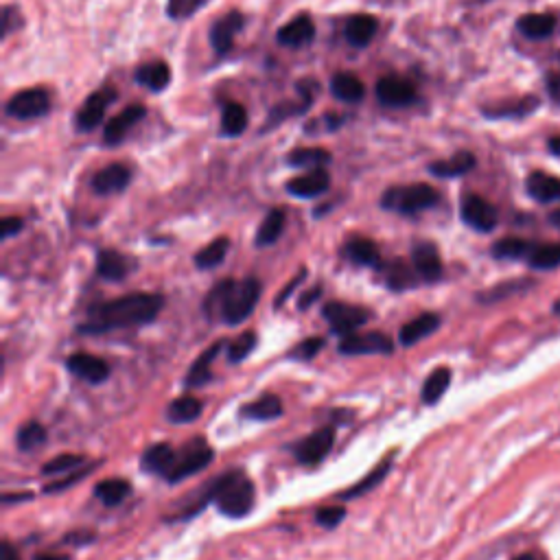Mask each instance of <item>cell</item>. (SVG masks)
Masks as SVG:
<instances>
[{
    "mask_svg": "<svg viewBox=\"0 0 560 560\" xmlns=\"http://www.w3.org/2000/svg\"><path fill=\"white\" fill-rule=\"evenodd\" d=\"M213 460H215L213 447H210L204 438H195L193 442H186L182 449L173 453L169 469L162 477H165L167 482H182L186 477L204 471Z\"/></svg>",
    "mask_w": 560,
    "mask_h": 560,
    "instance_id": "5",
    "label": "cell"
},
{
    "mask_svg": "<svg viewBox=\"0 0 560 560\" xmlns=\"http://www.w3.org/2000/svg\"><path fill=\"white\" fill-rule=\"evenodd\" d=\"M173 447L167 445V442H160V445H154V447H149L145 453H143V460H140V466L147 473H158V475H165L167 469H169V464L173 460Z\"/></svg>",
    "mask_w": 560,
    "mask_h": 560,
    "instance_id": "35",
    "label": "cell"
},
{
    "mask_svg": "<svg viewBox=\"0 0 560 560\" xmlns=\"http://www.w3.org/2000/svg\"><path fill=\"white\" fill-rule=\"evenodd\" d=\"M335 445V429L333 427H322L318 431H313L311 436H307L302 442H298L296 447V460L300 464H320L326 455L331 453Z\"/></svg>",
    "mask_w": 560,
    "mask_h": 560,
    "instance_id": "12",
    "label": "cell"
},
{
    "mask_svg": "<svg viewBox=\"0 0 560 560\" xmlns=\"http://www.w3.org/2000/svg\"><path fill=\"white\" fill-rule=\"evenodd\" d=\"M331 186V175L326 173V169H311L305 175H298V178L287 182V191L294 197H302V200H311V197H318L322 193L329 191Z\"/></svg>",
    "mask_w": 560,
    "mask_h": 560,
    "instance_id": "17",
    "label": "cell"
},
{
    "mask_svg": "<svg viewBox=\"0 0 560 560\" xmlns=\"http://www.w3.org/2000/svg\"><path fill=\"white\" fill-rule=\"evenodd\" d=\"M418 274L414 270V265L410 267L403 261H392L385 265V285H388L392 291H407L414 289L418 285Z\"/></svg>",
    "mask_w": 560,
    "mask_h": 560,
    "instance_id": "28",
    "label": "cell"
},
{
    "mask_svg": "<svg viewBox=\"0 0 560 560\" xmlns=\"http://www.w3.org/2000/svg\"><path fill=\"white\" fill-rule=\"evenodd\" d=\"M525 186H528V193L534 197L536 202H541V204L560 202V178H556V175L536 171L530 175Z\"/></svg>",
    "mask_w": 560,
    "mask_h": 560,
    "instance_id": "23",
    "label": "cell"
},
{
    "mask_svg": "<svg viewBox=\"0 0 560 560\" xmlns=\"http://www.w3.org/2000/svg\"><path fill=\"white\" fill-rule=\"evenodd\" d=\"M228 250H230V241L226 237H219L195 254V265L200 267V270H213V267H219L226 261Z\"/></svg>",
    "mask_w": 560,
    "mask_h": 560,
    "instance_id": "36",
    "label": "cell"
},
{
    "mask_svg": "<svg viewBox=\"0 0 560 560\" xmlns=\"http://www.w3.org/2000/svg\"><path fill=\"white\" fill-rule=\"evenodd\" d=\"M241 416L252 420H274L283 416V401L274 394H265L248 405L241 407Z\"/></svg>",
    "mask_w": 560,
    "mask_h": 560,
    "instance_id": "30",
    "label": "cell"
},
{
    "mask_svg": "<svg viewBox=\"0 0 560 560\" xmlns=\"http://www.w3.org/2000/svg\"><path fill=\"white\" fill-rule=\"evenodd\" d=\"M322 315L331 324V331L342 337L357 333L370 320V311L355 305H344V302H329V305H324Z\"/></svg>",
    "mask_w": 560,
    "mask_h": 560,
    "instance_id": "7",
    "label": "cell"
},
{
    "mask_svg": "<svg viewBox=\"0 0 560 560\" xmlns=\"http://www.w3.org/2000/svg\"><path fill=\"white\" fill-rule=\"evenodd\" d=\"M438 193L429 184H410V186H394L385 191L381 197V206L399 215H416L427 208L438 204Z\"/></svg>",
    "mask_w": 560,
    "mask_h": 560,
    "instance_id": "4",
    "label": "cell"
},
{
    "mask_svg": "<svg viewBox=\"0 0 560 560\" xmlns=\"http://www.w3.org/2000/svg\"><path fill=\"white\" fill-rule=\"evenodd\" d=\"M136 81L140 86H145L154 92H162L171 84V68L167 62H149L138 68Z\"/></svg>",
    "mask_w": 560,
    "mask_h": 560,
    "instance_id": "26",
    "label": "cell"
},
{
    "mask_svg": "<svg viewBox=\"0 0 560 560\" xmlns=\"http://www.w3.org/2000/svg\"><path fill=\"white\" fill-rule=\"evenodd\" d=\"M473 167H475V156L469 154V151H460V154H455L449 160L434 162V165L429 167V171L438 175V178H460V175L469 173Z\"/></svg>",
    "mask_w": 560,
    "mask_h": 560,
    "instance_id": "32",
    "label": "cell"
},
{
    "mask_svg": "<svg viewBox=\"0 0 560 560\" xmlns=\"http://www.w3.org/2000/svg\"><path fill=\"white\" fill-rule=\"evenodd\" d=\"M412 265L423 283H436L442 278V261L438 248L429 241H420L412 250Z\"/></svg>",
    "mask_w": 560,
    "mask_h": 560,
    "instance_id": "14",
    "label": "cell"
},
{
    "mask_svg": "<svg viewBox=\"0 0 560 560\" xmlns=\"http://www.w3.org/2000/svg\"><path fill=\"white\" fill-rule=\"evenodd\" d=\"M550 149H552V154L560 156V134H558V136H554V138L550 140Z\"/></svg>",
    "mask_w": 560,
    "mask_h": 560,
    "instance_id": "57",
    "label": "cell"
},
{
    "mask_svg": "<svg viewBox=\"0 0 560 560\" xmlns=\"http://www.w3.org/2000/svg\"><path fill=\"white\" fill-rule=\"evenodd\" d=\"M302 280H305V272H302L300 276H296V278H294V280H291V283H289V285L285 287V291H283V294H280V296L276 298V307H280V305H283V302H285V300L289 298V294H291V291H294V287H296V285H300V283H302Z\"/></svg>",
    "mask_w": 560,
    "mask_h": 560,
    "instance_id": "51",
    "label": "cell"
},
{
    "mask_svg": "<svg viewBox=\"0 0 560 560\" xmlns=\"http://www.w3.org/2000/svg\"><path fill=\"white\" fill-rule=\"evenodd\" d=\"M3 560H20V556H18V552L14 550V545L11 543H3Z\"/></svg>",
    "mask_w": 560,
    "mask_h": 560,
    "instance_id": "54",
    "label": "cell"
},
{
    "mask_svg": "<svg viewBox=\"0 0 560 560\" xmlns=\"http://www.w3.org/2000/svg\"><path fill=\"white\" fill-rule=\"evenodd\" d=\"M202 414V401L195 399V396L186 394L175 399L173 403H169L167 407V418L171 423H193V420L200 418Z\"/></svg>",
    "mask_w": 560,
    "mask_h": 560,
    "instance_id": "34",
    "label": "cell"
},
{
    "mask_svg": "<svg viewBox=\"0 0 560 560\" xmlns=\"http://www.w3.org/2000/svg\"><path fill=\"white\" fill-rule=\"evenodd\" d=\"M440 326V318L436 313H423L414 318L410 324H405L399 331V344L403 346H414L418 342H423L425 337L434 335Z\"/></svg>",
    "mask_w": 560,
    "mask_h": 560,
    "instance_id": "20",
    "label": "cell"
},
{
    "mask_svg": "<svg viewBox=\"0 0 560 560\" xmlns=\"http://www.w3.org/2000/svg\"><path fill=\"white\" fill-rule=\"evenodd\" d=\"M340 353L359 357V355H392L394 342L383 333H353L346 335L340 342Z\"/></svg>",
    "mask_w": 560,
    "mask_h": 560,
    "instance_id": "9",
    "label": "cell"
},
{
    "mask_svg": "<svg viewBox=\"0 0 560 560\" xmlns=\"http://www.w3.org/2000/svg\"><path fill=\"white\" fill-rule=\"evenodd\" d=\"M92 469H95V466H90V469H81V466H79V469H77L73 475L64 477L62 482H55V484H49V486H46V493H60V490H66L68 486H75L79 480H84L86 475H90V471H92Z\"/></svg>",
    "mask_w": 560,
    "mask_h": 560,
    "instance_id": "49",
    "label": "cell"
},
{
    "mask_svg": "<svg viewBox=\"0 0 560 560\" xmlns=\"http://www.w3.org/2000/svg\"><path fill=\"white\" fill-rule=\"evenodd\" d=\"M256 340H259V337H256L254 331H245L243 335H239L237 340L226 348L228 359L232 361V364H239V361H243L245 357H248L252 350L256 348Z\"/></svg>",
    "mask_w": 560,
    "mask_h": 560,
    "instance_id": "44",
    "label": "cell"
},
{
    "mask_svg": "<svg viewBox=\"0 0 560 560\" xmlns=\"http://www.w3.org/2000/svg\"><path fill=\"white\" fill-rule=\"evenodd\" d=\"M261 298V283L256 278L221 280L204 300V311L230 326L245 322Z\"/></svg>",
    "mask_w": 560,
    "mask_h": 560,
    "instance_id": "2",
    "label": "cell"
},
{
    "mask_svg": "<svg viewBox=\"0 0 560 560\" xmlns=\"http://www.w3.org/2000/svg\"><path fill=\"white\" fill-rule=\"evenodd\" d=\"M81 464H84V458H81V455L64 453V455H57V458H53L51 462H46L42 473L55 475V473H66V471H77Z\"/></svg>",
    "mask_w": 560,
    "mask_h": 560,
    "instance_id": "45",
    "label": "cell"
},
{
    "mask_svg": "<svg viewBox=\"0 0 560 560\" xmlns=\"http://www.w3.org/2000/svg\"><path fill=\"white\" fill-rule=\"evenodd\" d=\"M315 35V25L313 20L307 16H298L291 22H287L285 27L278 29V42L283 46H291V49H298V46H305L313 40Z\"/></svg>",
    "mask_w": 560,
    "mask_h": 560,
    "instance_id": "21",
    "label": "cell"
},
{
    "mask_svg": "<svg viewBox=\"0 0 560 560\" xmlns=\"http://www.w3.org/2000/svg\"><path fill=\"white\" fill-rule=\"evenodd\" d=\"M322 348H324L322 337H309V340L300 342L296 348H291L289 357L300 359V361H309V359H315V355H318Z\"/></svg>",
    "mask_w": 560,
    "mask_h": 560,
    "instance_id": "48",
    "label": "cell"
},
{
    "mask_svg": "<svg viewBox=\"0 0 560 560\" xmlns=\"http://www.w3.org/2000/svg\"><path fill=\"white\" fill-rule=\"evenodd\" d=\"M206 0H169L167 5V14L173 20H184L189 18L191 14H195L197 9H200Z\"/></svg>",
    "mask_w": 560,
    "mask_h": 560,
    "instance_id": "47",
    "label": "cell"
},
{
    "mask_svg": "<svg viewBox=\"0 0 560 560\" xmlns=\"http://www.w3.org/2000/svg\"><path fill=\"white\" fill-rule=\"evenodd\" d=\"M254 484L241 471H228L219 475L217 510L228 519H241L254 508Z\"/></svg>",
    "mask_w": 560,
    "mask_h": 560,
    "instance_id": "3",
    "label": "cell"
},
{
    "mask_svg": "<svg viewBox=\"0 0 560 560\" xmlns=\"http://www.w3.org/2000/svg\"><path fill=\"white\" fill-rule=\"evenodd\" d=\"M248 127V112L241 103H228L221 112V132L230 138H237Z\"/></svg>",
    "mask_w": 560,
    "mask_h": 560,
    "instance_id": "38",
    "label": "cell"
},
{
    "mask_svg": "<svg viewBox=\"0 0 560 560\" xmlns=\"http://www.w3.org/2000/svg\"><path fill=\"white\" fill-rule=\"evenodd\" d=\"M547 86H550V95L556 103H560V75L547 77Z\"/></svg>",
    "mask_w": 560,
    "mask_h": 560,
    "instance_id": "53",
    "label": "cell"
},
{
    "mask_svg": "<svg viewBox=\"0 0 560 560\" xmlns=\"http://www.w3.org/2000/svg\"><path fill=\"white\" fill-rule=\"evenodd\" d=\"M331 92L333 95L340 99V101H346V103H357L364 99L366 95V86H364V81H361L357 75L353 73H337L333 79H331Z\"/></svg>",
    "mask_w": 560,
    "mask_h": 560,
    "instance_id": "27",
    "label": "cell"
},
{
    "mask_svg": "<svg viewBox=\"0 0 560 560\" xmlns=\"http://www.w3.org/2000/svg\"><path fill=\"white\" fill-rule=\"evenodd\" d=\"M451 385V370L449 368H436L431 375L427 377L425 385H423V403L427 405H436L445 392L449 390Z\"/></svg>",
    "mask_w": 560,
    "mask_h": 560,
    "instance_id": "37",
    "label": "cell"
},
{
    "mask_svg": "<svg viewBox=\"0 0 560 560\" xmlns=\"http://www.w3.org/2000/svg\"><path fill=\"white\" fill-rule=\"evenodd\" d=\"M532 248H534V245L528 243V241L517 239V237H506V239H501V241L495 243L493 254L497 256V259L515 261V259H528Z\"/></svg>",
    "mask_w": 560,
    "mask_h": 560,
    "instance_id": "42",
    "label": "cell"
},
{
    "mask_svg": "<svg viewBox=\"0 0 560 560\" xmlns=\"http://www.w3.org/2000/svg\"><path fill=\"white\" fill-rule=\"evenodd\" d=\"M329 162H331V154L320 147H302L289 154V165H294V167L322 169L324 165H329Z\"/></svg>",
    "mask_w": 560,
    "mask_h": 560,
    "instance_id": "40",
    "label": "cell"
},
{
    "mask_svg": "<svg viewBox=\"0 0 560 560\" xmlns=\"http://www.w3.org/2000/svg\"><path fill=\"white\" fill-rule=\"evenodd\" d=\"M35 560H70V556H66V554H42Z\"/></svg>",
    "mask_w": 560,
    "mask_h": 560,
    "instance_id": "56",
    "label": "cell"
},
{
    "mask_svg": "<svg viewBox=\"0 0 560 560\" xmlns=\"http://www.w3.org/2000/svg\"><path fill=\"white\" fill-rule=\"evenodd\" d=\"M243 25H245V20L239 11H230V14L221 16L215 22L213 29H210V44H213L217 55H226L232 51L237 33L243 29Z\"/></svg>",
    "mask_w": 560,
    "mask_h": 560,
    "instance_id": "16",
    "label": "cell"
},
{
    "mask_svg": "<svg viewBox=\"0 0 560 560\" xmlns=\"http://www.w3.org/2000/svg\"><path fill=\"white\" fill-rule=\"evenodd\" d=\"M285 230V213L280 208L270 210V215L263 219V224L256 232V245H274Z\"/></svg>",
    "mask_w": 560,
    "mask_h": 560,
    "instance_id": "39",
    "label": "cell"
},
{
    "mask_svg": "<svg viewBox=\"0 0 560 560\" xmlns=\"http://www.w3.org/2000/svg\"><path fill=\"white\" fill-rule=\"evenodd\" d=\"M377 31H379V20L375 16L359 14L348 20L344 35L350 44L357 46V49H364V46H368L372 40H375Z\"/></svg>",
    "mask_w": 560,
    "mask_h": 560,
    "instance_id": "22",
    "label": "cell"
},
{
    "mask_svg": "<svg viewBox=\"0 0 560 560\" xmlns=\"http://www.w3.org/2000/svg\"><path fill=\"white\" fill-rule=\"evenodd\" d=\"M132 495V484L127 480H119V477H112V480H103L95 486V497L105 506H119L123 501Z\"/></svg>",
    "mask_w": 560,
    "mask_h": 560,
    "instance_id": "29",
    "label": "cell"
},
{
    "mask_svg": "<svg viewBox=\"0 0 560 560\" xmlns=\"http://www.w3.org/2000/svg\"><path fill=\"white\" fill-rule=\"evenodd\" d=\"M7 114L18 121L40 119L51 110V95L44 88H27L7 101Z\"/></svg>",
    "mask_w": 560,
    "mask_h": 560,
    "instance_id": "6",
    "label": "cell"
},
{
    "mask_svg": "<svg viewBox=\"0 0 560 560\" xmlns=\"http://www.w3.org/2000/svg\"><path fill=\"white\" fill-rule=\"evenodd\" d=\"M165 300L158 294H130L123 298H114L88 311L86 322L79 326L81 333L101 335L127 326L147 324L162 311Z\"/></svg>",
    "mask_w": 560,
    "mask_h": 560,
    "instance_id": "1",
    "label": "cell"
},
{
    "mask_svg": "<svg viewBox=\"0 0 560 560\" xmlns=\"http://www.w3.org/2000/svg\"><path fill=\"white\" fill-rule=\"evenodd\" d=\"M550 221H552V224H554V226H556V228L560 230V210H556V213H552Z\"/></svg>",
    "mask_w": 560,
    "mask_h": 560,
    "instance_id": "58",
    "label": "cell"
},
{
    "mask_svg": "<svg viewBox=\"0 0 560 560\" xmlns=\"http://www.w3.org/2000/svg\"><path fill=\"white\" fill-rule=\"evenodd\" d=\"M66 368L73 372L75 377L81 381H88L92 385H99L110 377V366L108 361H103L95 355L88 353H75L66 359Z\"/></svg>",
    "mask_w": 560,
    "mask_h": 560,
    "instance_id": "15",
    "label": "cell"
},
{
    "mask_svg": "<svg viewBox=\"0 0 560 560\" xmlns=\"http://www.w3.org/2000/svg\"><path fill=\"white\" fill-rule=\"evenodd\" d=\"M344 256L350 263H355L359 267H379V263H381L377 243L370 239H361V237L350 239L344 245Z\"/></svg>",
    "mask_w": 560,
    "mask_h": 560,
    "instance_id": "24",
    "label": "cell"
},
{
    "mask_svg": "<svg viewBox=\"0 0 560 560\" xmlns=\"http://www.w3.org/2000/svg\"><path fill=\"white\" fill-rule=\"evenodd\" d=\"M320 296H322V287H315V289L307 291V294L300 298V309H309V307H311V302H313V300H318Z\"/></svg>",
    "mask_w": 560,
    "mask_h": 560,
    "instance_id": "52",
    "label": "cell"
},
{
    "mask_svg": "<svg viewBox=\"0 0 560 560\" xmlns=\"http://www.w3.org/2000/svg\"><path fill=\"white\" fill-rule=\"evenodd\" d=\"M130 182H132L130 167L114 162V165L101 169L95 178H92V189H95V193L99 195H114L125 191L127 186H130Z\"/></svg>",
    "mask_w": 560,
    "mask_h": 560,
    "instance_id": "18",
    "label": "cell"
},
{
    "mask_svg": "<svg viewBox=\"0 0 560 560\" xmlns=\"http://www.w3.org/2000/svg\"><path fill=\"white\" fill-rule=\"evenodd\" d=\"M528 261L534 270H554L560 265V243L534 245Z\"/></svg>",
    "mask_w": 560,
    "mask_h": 560,
    "instance_id": "41",
    "label": "cell"
},
{
    "mask_svg": "<svg viewBox=\"0 0 560 560\" xmlns=\"http://www.w3.org/2000/svg\"><path fill=\"white\" fill-rule=\"evenodd\" d=\"M346 519V508L344 506H324L315 512V521L326 530H333Z\"/></svg>",
    "mask_w": 560,
    "mask_h": 560,
    "instance_id": "46",
    "label": "cell"
},
{
    "mask_svg": "<svg viewBox=\"0 0 560 560\" xmlns=\"http://www.w3.org/2000/svg\"><path fill=\"white\" fill-rule=\"evenodd\" d=\"M18 447L22 451H33L42 447L46 442V429L40 423H27L18 429V436H16Z\"/></svg>",
    "mask_w": 560,
    "mask_h": 560,
    "instance_id": "43",
    "label": "cell"
},
{
    "mask_svg": "<svg viewBox=\"0 0 560 560\" xmlns=\"http://www.w3.org/2000/svg\"><path fill=\"white\" fill-rule=\"evenodd\" d=\"M460 213L466 226H471L477 232H490L497 228V208L480 195H464Z\"/></svg>",
    "mask_w": 560,
    "mask_h": 560,
    "instance_id": "10",
    "label": "cell"
},
{
    "mask_svg": "<svg viewBox=\"0 0 560 560\" xmlns=\"http://www.w3.org/2000/svg\"><path fill=\"white\" fill-rule=\"evenodd\" d=\"M145 105H140V103H132V105H127V108L123 112H119L114 116V119H110V123L105 125V132H103V140L108 145H119L121 140L130 134L134 127L145 119Z\"/></svg>",
    "mask_w": 560,
    "mask_h": 560,
    "instance_id": "13",
    "label": "cell"
},
{
    "mask_svg": "<svg viewBox=\"0 0 560 560\" xmlns=\"http://www.w3.org/2000/svg\"><path fill=\"white\" fill-rule=\"evenodd\" d=\"M134 265V259L116 250H101L97 256V274L103 280H110V283H119V280L130 276Z\"/></svg>",
    "mask_w": 560,
    "mask_h": 560,
    "instance_id": "19",
    "label": "cell"
},
{
    "mask_svg": "<svg viewBox=\"0 0 560 560\" xmlns=\"http://www.w3.org/2000/svg\"><path fill=\"white\" fill-rule=\"evenodd\" d=\"M114 101H116V92L112 88H101L97 92H92L75 116L77 130L92 132L95 127H99L105 119V112H108V108Z\"/></svg>",
    "mask_w": 560,
    "mask_h": 560,
    "instance_id": "8",
    "label": "cell"
},
{
    "mask_svg": "<svg viewBox=\"0 0 560 560\" xmlns=\"http://www.w3.org/2000/svg\"><path fill=\"white\" fill-rule=\"evenodd\" d=\"M377 99L385 108H405L416 101V88L410 79L388 75L377 81Z\"/></svg>",
    "mask_w": 560,
    "mask_h": 560,
    "instance_id": "11",
    "label": "cell"
},
{
    "mask_svg": "<svg viewBox=\"0 0 560 560\" xmlns=\"http://www.w3.org/2000/svg\"><path fill=\"white\" fill-rule=\"evenodd\" d=\"M512 560H547V556L543 552H525V554H519L517 558H512Z\"/></svg>",
    "mask_w": 560,
    "mask_h": 560,
    "instance_id": "55",
    "label": "cell"
},
{
    "mask_svg": "<svg viewBox=\"0 0 560 560\" xmlns=\"http://www.w3.org/2000/svg\"><path fill=\"white\" fill-rule=\"evenodd\" d=\"M221 346L224 344L215 342L213 346H208L200 357H197V361L189 370V375H186V385H189V388H202V385H206L210 381V366H213V361L219 355Z\"/></svg>",
    "mask_w": 560,
    "mask_h": 560,
    "instance_id": "31",
    "label": "cell"
},
{
    "mask_svg": "<svg viewBox=\"0 0 560 560\" xmlns=\"http://www.w3.org/2000/svg\"><path fill=\"white\" fill-rule=\"evenodd\" d=\"M556 29V18L550 14H525L519 20V31L530 40H545Z\"/></svg>",
    "mask_w": 560,
    "mask_h": 560,
    "instance_id": "33",
    "label": "cell"
},
{
    "mask_svg": "<svg viewBox=\"0 0 560 560\" xmlns=\"http://www.w3.org/2000/svg\"><path fill=\"white\" fill-rule=\"evenodd\" d=\"M20 230H22V219L7 217V219H3V226H0V235H3V239H9V237L18 235Z\"/></svg>",
    "mask_w": 560,
    "mask_h": 560,
    "instance_id": "50",
    "label": "cell"
},
{
    "mask_svg": "<svg viewBox=\"0 0 560 560\" xmlns=\"http://www.w3.org/2000/svg\"><path fill=\"white\" fill-rule=\"evenodd\" d=\"M394 455H396V451H392L388 458H383L375 469L370 471V475H366L364 480H359L353 488H348V490H344V493L340 495V499H357V497H361V495H366L368 490H372V488H377L383 480H385V475H388L390 471H392V462H394Z\"/></svg>",
    "mask_w": 560,
    "mask_h": 560,
    "instance_id": "25",
    "label": "cell"
}]
</instances>
